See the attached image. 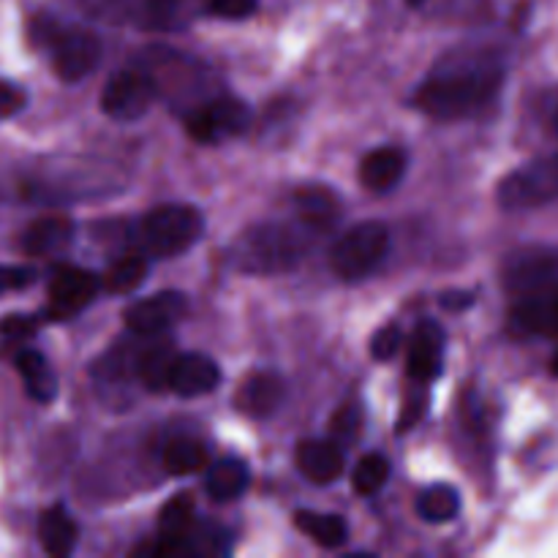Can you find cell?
I'll list each match as a JSON object with an SVG mask.
<instances>
[{
    "instance_id": "6da1fadb",
    "label": "cell",
    "mask_w": 558,
    "mask_h": 558,
    "mask_svg": "<svg viewBox=\"0 0 558 558\" xmlns=\"http://www.w3.org/2000/svg\"><path fill=\"white\" fill-rule=\"evenodd\" d=\"M501 85V69L490 58L445 60L414 90L412 107L436 120H461L477 114Z\"/></svg>"
},
{
    "instance_id": "7a4b0ae2",
    "label": "cell",
    "mask_w": 558,
    "mask_h": 558,
    "mask_svg": "<svg viewBox=\"0 0 558 558\" xmlns=\"http://www.w3.org/2000/svg\"><path fill=\"white\" fill-rule=\"evenodd\" d=\"M308 223H259L234 243L232 262L245 272H283L303 262L311 245Z\"/></svg>"
},
{
    "instance_id": "3957f363",
    "label": "cell",
    "mask_w": 558,
    "mask_h": 558,
    "mask_svg": "<svg viewBox=\"0 0 558 558\" xmlns=\"http://www.w3.org/2000/svg\"><path fill=\"white\" fill-rule=\"evenodd\" d=\"M205 232V218L191 205H161L140 221V243L153 256H178Z\"/></svg>"
},
{
    "instance_id": "277c9868",
    "label": "cell",
    "mask_w": 558,
    "mask_h": 558,
    "mask_svg": "<svg viewBox=\"0 0 558 558\" xmlns=\"http://www.w3.org/2000/svg\"><path fill=\"white\" fill-rule=\"evenodd\" d=\"M390 229L381 221H365L343 232L330 248V267L341 281H360L385 262Z\"/></svg>"
},
{
    "instance_id": "5b68a950",
    "label": "cell",
    "mask_w": 558,
    "mask_h": 558,
    "mask_svg": "<svg viewBox=\"0 0 558 558\" xmlns=\"http://www.w3.org/2000/svg\"><path fill=\"white\" fill-rule=\"evenodd\" d=\"M41 36L49 47V54H52L54 74L63 82L82 80L101 60V41L90 31L47 22V25H41Z\"/></svg>"
},
{
    "instance_id": "8992f818",
    "label": "cell",
    "mask_w": 558,
    "mask_h": 558,
    "mask_svg": "<svg viewBox=\"0 0 558 558\" xmlns=\"http://www.w3.org/2000/svg\"><path fill=\"white\" fill-rule=\"evenodd\" d=\"M496 199L505 210H532L558 199V153L507 174L499 183Z\"/></svg>"
},
{
    "instance_id": "52a82bcc",
    "label": "cell",
    "mask_w": 558,
    "mask_h": 558,
    "mask_svg": "<svg viewBox=\"0 0 558 558\" xmlns=\"http://www.w3.org/2000/svg\"><path fill=\"white\" fill-rule=\"evenodd\" d=\"M153 101H156V82L145 71H118L109 76L107 87L101 90V112L123 123L145 118Z\"/></svg>"
},
{
    "instance_id": "ba28073f",
    "label": "cell",
    "mask_w": 558,
    "mask_h": 558,
    "mask_svg": "<svg viewBox=\"0 0 558 558\" xmlns=\"http://www.w3.org/2000/svg\"><path fill=\"white\" fill-rule=\"evenodd\" d=\"M251 123V109L238 98H216L202 104L189 114L185 129L202 145H218L223 140L243 134Z\"/></svg>"
},
{
    "instance_id": "9c48e42d",
    "label": "cell",
    "mask_w": 558,
    "mask_h": 558,
    "mask_svg": "<svg viewBox=\"0 0 558 558\" xmlns=\"http://www.w3.org/2000/svg\"><path fill=\"white\" fill-rule=\"evenodd\" d=\"M98 289H101V281L93 272L82 270V267L60 265L49 278V316L52 319H71L93 303Z\"/></svg>"
},
{
    "instance_id": "30bf717a",
    "label": "cell",
    "mask_w": 558,
    "mask_h": 558,
    "mask_svg": "<svg viewBox=\"0 0 558 558\" xmlns=\"http://www.w3.org/2000/svg\"><path fill=\"white\" fill-rule=\"evenodd\" d=\"M185 311H189V300H185L183 292H158L153 298L129 305L123 311V319L134 336L150 338L178 325Z\"/></svg>"
},
{
    "instance_id": "8fae6325",
    "label": "cell",
    "mask_w": 558,
    "mask_h": 558,
    "mask_svg": "<svg viewBox=\"0 0 558 558\" xmlns=\"http://www.w3.org/2000/svg\"><path fill=\"white\" fill-rule=\"evenodd\" d=\"M512 322L518 330L532 332V336H558V278L545 287L518 298Z\"/></svg>"
},
{
    "instance_id": "7c38bea8",
    "label": "cell",
    "mask_w": 558,
    "mask_h": 558,
    "mask_svg": "<svg viewBox=\"0 0 558 558\" xmlns=\"http://www.w3.org/2000/svg\"><path fill=\"white\" fill-rule=\"evenodd\" d=\"M221 385V368L213 357L199 352L174 354L172 374H169V390L180 398H199L213 392Z\"/></svg>"
},
{
    "instance_id": "4fadbf2b",
    "label": "cell",
    "mask_w": 558,
    "mask_h": 558,
    "mask_svg": "<svg viewBox=\"0 0 558 558\" xmlns=\"http://www.w3.org/2000/svg\"><path fill=\"white\" fill-rule=\"evenodd\" d=\"M445 330L436 322H420L414 327L412 338H409V376L412 381H434L441 371V360H445Z\"/></svg>"
},
{
    "instance_id": "5bb4252c",
    "label": "cell",
    "mask_w": 558,
    "mask_h": 558,
    "mask_svg": "<svg viewBox=\"0 0 558 558\" xmlns=\"http://www.w3.org/2000/svg\"><path fill=\"white\" fill-rule=\"evenodd\" d=\"M558 278V251H523L507 265L505 283L515 298L534 292Z\"/></svg>"
},
{
    "instance_id": "9a60e30c",
    "label": "cell",
    "mask_w": 558,
    "mask_h": 558,
    "mask_svg": "<svg viewBox=\"0 0 558 558\" xmlns=\"http://www.w3.org/2000/svg\"><path fill=\"white\" fill-rule=\"evenodd\" d=\"M283 401V381L281 376L272 371H256L248 379L240 385L238 396H234V407L245 414V417L265 420L278 412Z\"/></svg>"
},
{
    "instance_id": "2e32d148",
    "label": "cell",
    "mask_w": 558,
    "mask_h": 558,
    "mask_svg": "<svg viewBox=\"0 0 558 558\" xmlns=\"http://www.w3.org/2000/svg\"><path fill=\"white\" fill-rule=\"evenodd\" d=\"M298 466L311 483L327 485L336 483L343 474L347 458L338 441H322V439H305L298 445Z\"/></svg>"
},
{
    "instance_id": "e0dca14e",
    "label": "cell",
    "mask_w": 558,
    "mask_h": 558,
    "mask_svg": "<svg viewBox=\"0 0 558 558\" xmlns=\"http://www.w3.org/2000/svg\"><path fill=\"white\" fill-rule=\"evenodd\" d=\"M403 174H407V153L398 150V147L371 150L360 163V180H363L365 189L376 191V194L396 189Z\"/></svg>"
},
{
    "instance_id": "ac0fdd59",
    "label": "cell",
    "mask_w": 558,
    "mask_h": 558,
    "mask_svg": "<svg viewBox=\"0 0 558 558\" xmlns=\"http://www.w3.org/2000/svg\"><path fill=\"white\" fill-rule=\"evenodd\" d=\"M74 238V227H71L69 218L63 216H47L33 221L31 227L22 232V251L31 256H52L60 254L65 245Z\"/></svg>"
},
{
    "instance_id": "d6986e66",
    "label": "cell",
    "mask_w": 558,
    "mask_h": 558,
    "mask_svg": "<svg viewBox=\"0 0 558 558\" xmlns=\"http://www.w3.org/2000/svg\"><path fill=\"white\" fill-rule=\"evenodd\" d=\"M16 371H20L22 381H25V390L33 401L47 403L58 396V379H54V371L49 368L47 357L36 349H22L14 357Z\"/></svg>"
},
{
    "instance_id": "ffe728a7",
    "label": "cell",
    "mask_w": 558,
    "mask_h": 558,
    "mask_svg": "<svg viewBox=\"0 0 558 558\" xmlns=\"http://www.w3.org/2000/svg\"><path fill=\"white\" fill-rule=\"evenodd\" d=\"M205 488L210 494L213 501L218 505H227L243 496V490L248 488V466L238 458H223V461L213 463L210 472L205 477Z\"/></svg>"
},
{
    "instance_id": "44dd1931",
    "label": "cell",
    "mask_w": 558,
    "mask_h": 558,
    "mask_svg": "<svg viewBox=\"0 0 558 558\" xmlns=\"http://www.w3.org/2000/svg\"><path fill=\"white\" fill-rule=\"evenodd\" d=\"M38 537H41L44 550L54 558L71 556L76 545V523L65 512L63 505L49 507L38 521Z\"/></svg>"
},
{
    "instance_id": "7402d4cb",
    "label": "cell",
    "mask_w": 558,
    "mask_h": 558,
    "mask_svg": "<svg viewBox=\"0 0 558 558\" xmlns=\"http://www.w3.org/2000/svg\"><path fill=\"white\" fill-rule=\"evenodd\" d=\"M174 349L169 343H147L142 347L140 360H136V376L150 392L169 390V374H172Z\"/></svg>"
},
{
    "instance_id": "603a6c76",
    "label": "cell",
    "mask_w": 558,
    "mask_h": 558,
    "mask_svg": "<svg viewBox=\"0 0 558 558\" xmlns=\"http://www.w3.org/2000/svg\"><path fill=\"white\" fill-rule=\"evenodd\" d=\"M294 526H298L300 532L308 534L316 545H322V548L327 550L341 548L349 539V526L336 515H319V512L298 510L294 512Z\"/></svg>"
},
{
    "instance_id": "cb8c5ba5",
    "label": "cell",
    "mask_w": 558,
    "mask_h": 558,
    "mask_svg": "<svg viewBox=\"0 0 558 558\" xmlns=\"http://www.w3.org/2000/svg\"><path fill=\"white\" fill-rule=\"evenodd\" d=\"M298 202L300 221L311 229H327L338 218V199L327 189H303L294 196Z\"/></svg>"
},
{
    "instance_id": "d4e9b609",
    "label": "cell",
    "mask_w": 558,
    "mask_h": 558,
    "mask_svg": "<svg viewBox=\"0 0 558 558\" xmlns=\"http://www.w3.org/2000/svg\"><path fill=\"white\" fill-rule=\"evenodd\" d=\"M205 466H207V450L202 441L189 439V436H178V439H172L167 447H163V469H167L169 474L183 477V474L202 472Z\"/></svg>"
},
{
    "instance_id": "484cf974",
    "label": "cell",
    "mask_w": 558,
    "mask_h": 558,
    "mask_svg": "<svg viewBox=\"0 0 558 558\" xmlns=\"http://www.w3.org/2000/svg\"><path fill=\"white\" fill-rule=\"evenodd\" d=\"M461 512V496L452 485H430L420 494L417 515L428 523H447Z\"/></svg>"
},
{
    "instance_id": "4316f807",
    "label": "cell",
    "mask_w": 558,
    "mask_h": 558,
    "mask_svg": "<svg viewBox=\"0 0 558 558\" xmlns=\"http://www.w3.org/2000/svg\"><path fill=\"white\" fill-rule=\"evenodd\" d=\"M147 278V262L142 256H123L104 272L101 287L109 294H129L136 287H142Z\"/></svg>"
},
{
    "instance_id": "83f0119b",
    "label": "cell",
    "mask_w": 558,
    "mask_h": 558,
    "mask_svg": "<svg viewBox=\"0 0 558 558\" xmlns=\"http://www.w3.org/2000/svg\"><path fill=\"white\" fill-rule=\"evenodd\" d=\"M194 526V499L189 494H180L163 505L158 515V532L161 537H183Z\"/></svg>"
},
{
    "instance_id": "f1b7e54d",
    "label": "cell",
    "mask_w": 558,
    "mask_h": 558,
    "mask_svg": "<svg viewBox=\"0 0 558 558\" xmlns=\"http://www.w3.org/2000/svg\"><path fill=\"white\" fill-rule=\"evenodd\" d=\"M390 480V461L381 456H365L352 472V488L360 496H374Z\"/></svg>"
},
{
    "instance_id": "f546056e",
    "label": "cell",
    "mask_w": 558,
    "mask_h": 558,
    "mask_svg": "<svg viewBox=\"0 0 558 558\" xmlns=\"http://www.w3.org/2000/svg\"><path fill=\"white\" fill-rule=\"evenodd\" d=\"M425 403H428V396H425V385L423 381H414V390L409 392L407 403L401 409V417H398V434H407L412 430L414 425L420 423L425 412Z\"/></svg>"
},
{
    "instance_id": "4dcf8cb0",
    "label": "cell",
    "mask_w": 558,
    "mask_h": 558,
    "mask_svg": "<svg viewBox=\"0 0 558 558\" xmlns=\"http://www.w3.org/2000/svg\"><path fill=\"white\" fill-rule=\"evenodd\" d=\"M332 436H336L338 445H349V441L357 439V430H360V412L354 407H341L336 412L330 423Z\"/></svg>"
},
{
    "instance_id": "1f68e13d",
    "label": "cell",
    "mask_w": 558,
    "mask_h": 558,
    "mask_svg": "<svg viewBox=\"0 0 558 558\" xmlns=\"http://www.w3.org/2000/svg\"><path fill=\"white\" fill-rule=\"evenodd\" d=\"M401 341H403V336L396 325L381 327V330L374 336V341H371V354H374L376 360L396 357V352L401 349Z\"/></svg>"
},
{
    "instance_id": "d6a6232c",
    "label": "cell",
    "mask_w": 558,
    "mask_h": 558,
    "mask_svg": "<svg viewBox=\"0 0 558 558\" xmlns=\"http://www.w3.org/2000/svg\"><path fill=\"white\" fill-rule=\"evenodd\" d=\"M25 104H27V96L20 85L0 80V120L14 118L16 112L25 109Z\"/></svg>"
},
{
    "instance_id": "836d02e7",
    "label": "cell",
    "mask_w": 558,
    "mask_h": 558,
    "mask_svg": "<svg viewBox=\"0 0 558 558\" xmlns=\"http://www.w3.org/2000/svg\"><path fill=\"white\" fill-rule=\"evenodd\" d=\"M256 0H210V11L223 20H245L254 14Z\"/></svg>"
},
{
    "instance_id": "e575fe53",
    "label": "cell",
    "mask_w": 558,
    "mask_h": 558,
    "mask_svg": "<svg viewBox=\"0 0 558 558\" xmlns=\"http://www.w3.org/2000/svg\"><path fill=\"white\" fill-rule=\"evenodd\" d=\"M31 281H33V272L25 270V267H3V265H0V294L27 287Z\"/></svg>"
},
{
    "instance_id": "d590c367",
    "label": "cell",
    "mask_w": 558,
    "mask_h": 558,
    "mask_svg": "<svg viewBox=\"0 0 558 558\" xmlns=\"http://www.w3.org/2000/svg\"><path fill=\"white\" fill-rule=\"evenodd\" d=\"M33 332V322L27 316H5L0 322V336L3 338H25Z\"/></svg>"
},
{
    "instance_id": "8d00e7d4",
    "label": "cell",
    "mask_w": 558,
    "mask_h": 558,
    "mask_svg": "<svg viewBox=\"0 0 558 558\" xmlns=\"http://www.w3.org/2000/svg\"><path fill=\"white\" fill-rule=\"evenodd\" d=\"M550 368H554V374L558 376V352H556V357H554V363H550Z\"/></svg>"
},
{
    "instance_id": "74e56055",
    "label": "cell",
    "mask_w": 558,
    "mask_h": 558,
    "mask_svg": "<svg viewBox=\"0 0 558 558\" xmlns=\"http://www.w3.org/2000/svg\"><path fill=\"white\" fill-rule=\"evenodd\" d=\"M407 3H409V5H423L425 0H407Z\"/></svg>"
},
{
    "instance_id": "f35d334b",
    "label": "cell",
    "mask_w": 558,
    "mask_h": 558,
    "mask_svg": "<svg viewBox=\"0 0 558 558\" xmlns=\"http://www.w3.org/2000/svg\"><path fill=\"white\" fill-rule=\"evenodd\" d=\"M556 129H558V112H556Z\"/></svg>"
}]
</instances>
